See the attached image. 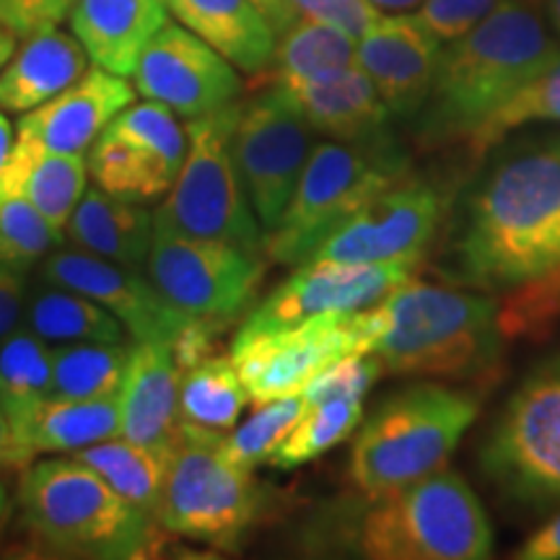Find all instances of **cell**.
Segmentation results:
<instances>
[{
	"mask_svg": "<svg viewBox=\"0 0 560 560\" xmlns=\"http://www.w3.org/2000/svg\"><path fill=\"white\" fill-rule=\"evenodd\" d=\"M480 159L441 265L454 283L503 296L560 265V132L503 138Z\"/></svg>",
	"mask_w": 560,
	"mask_h": 560,
	"instance_id": "cell-1",
	"label": "cell"
},
{
	"mask_svg": "<svg viewBox=\"0 0 560 560\" xmlns=\"http://www.w3.org/2000/svg\"><path fill=\"white\" fill-rule=\"evenodd\" d=\"M560 55V39L537 3L503 0L465 37L441 47L429 100L412 120L425 151L470 143L490 117Z\"/></svg>",
	"mask_w": 560,
	"mask_h": 560,
	"instance_id": "cell-2",
	"label": "cell"
},
{
	"mask_svg": "<svg viewBox=\"0 0 560 560\" xmlns=\"http://www.w3.org/2000/svg\"><path fill=\"white\" fill-rule=\"evenodd\" d=\"M376 353L387 374L488 382L503 363L499 299L412 278L369 306Z\"/></svg>",
	"mask_w": 560,
	"mask_h": 560,
	"instance_id": "cell-3",
	"label": "cell"
},
{
	"mask_svg": "<svg viewBox=\"0 0 560 560\" xmlns=\"http://www.w3.org/2000/svg\"><path fill=\"white\" fill-rule=\"evenodd\" d=\"M19 503L32 535L66 556L143 558L159 527L73 454L32 462L21 478Z\"/></svg>",
	"mask_w": 560,
	"mask_h": 560,
	"instance_id": "cell-4",
	"label": "cell"
},
{
	"mask_svg": "<svg viewBox=\"0 0 560 560\" xmlns=\"http://www.w3.org/2000/svg\"><path fill=\"white\" fill-rule=\"evenodd\" d=\"M472 392L444 384H410L361 420L350 452V480L363 499H380L425 475L444 470L478 418Z\"/></svg>",
	"mask_w": 560,
	"mask_h": 560,
	"instance_id": "cell-5",
	"label": "cell"
},
{
	"mask_svg": "<svg viewBox=\"0 0 560 560\" xmlns=\"http://www.w3.org/2000/svg\"><path fill=\"white\" fill-rule=\"evenodd\" d=\"M355 548L374 560H486L493 556V524L470 482L444 467L366 499Z\"/></svg>",
	"mask_w": 560,
	"mask_h": 560,
	"instance_id": "cell-6",
	"label": "cell"
},
{
	"mask_svg": "<svg viewBox=\"0 0 560 560\" xmlns=\"http://www.w3.org/2000/svg\"><path fill=\"white\" fill-rule=\"evenodd\" d=\"M240 109L242 102H234L187 120L185 161L164 202L153 210V231L221 240L262 252V226L234 161Z\"/></svg>",
	"mask_w": 560,
	"mask_h": 560,
	"instance_id": "cell-7",
	"label": "cell"
},
{
	"mask_svg": "<svg viewBox=\"0 0 560 560\" xmlns=\"http://www.w3.org/2000/svg\"><path fill=\"white\" fill-rule=\"evenodd\" d=\"M408 174V153H376L338 140L314 143L280 221L262 236L265 257L304 265L384 187Z\"/></svg>",
	"mask_w": 560,
	"mask_h": 560,
	"instance_id": "cell-8",
	"label": "cell"
},
{
	"mask_svg": "<svg viewBox=\"0 0 560 560\" xmlns=\"http://www.w3.org/2000/svg\"><path fill=\"white\" fill-rule=\"evenodd\" d=\"M480 470L514 506L560 509V353L537 363L503 402L480 444Z\"/></svg>",
	"mask_w": 560,
	"mask_h": 560,
	"instance_id": "cell-9",
	"label": "cell"
},
{
	"mask_svg": "<svg viewBox=\"0 0 560 560\" xmlns=\"http://www.w3.org/2000/svg\"><path fill=\"white\" fill-rule=\"evenodd\" d=\"M262 509V493L252 470L221 452V433L179 425L166 452L164 490L156 511L161 529L187 540L236 548Z\"/></svg>",
	"mask_w": 560,
	"mask_h": 560,
	"instance_id": "cell-10",
	"label": "cell"
},
{
	"mask_svg": "<svg viewBox=\"0 0 560 560\" xmlns=\"http://www.w3.org/2000/svg\"><path fill=\"white\" fill-rule=\"evenodd\" d=\"M145 272L174 310L229 325L260 291L265 255L221 240L153 231Z\"/></svg>",
	"mask_w": 560,
	"mask_h": 560,
	"instance_id": "cell-11",
	"label": "cell"
},
{
	"mask_svg": "<svg viewBox=\"0 0 560 560\" xmlns=\"http://www.w3.org/2000/svg\"><path fill=\"white\" fill-rule=\"evenodd\" d=\"M314 149V130L285 89L270 83L242 102L234 128V161L262 236L276 226Z\"/></svg>",
	"mask_w": 560,
	"mask_h": 560,
	"instance_id": "cell-12",
	"label": "cell"
},
{
	"mask_svg": "<svg viewBox=\"0 0 560 560\" xmlns=\"http://www.w3.org/2000/svg\"><path fill=\"white\" fill-rule=\"evenodd\" d=\"M371 342L374 325L369 310L327 314L289 330L234 338L231 361L249 392V400L268 402L296 395L342 355L371 353Z\"/></svg>",
	"mask_w": 560,
	"mask_h": 560,
	"instance_id": "cell-13",
	"label": "cell"
},
{
	"mask_svg": "<svg viewBox=\"0 0 560 560\" xmlns=\"http://www.w3.org/2000/svg\"><path fill=\"white\" fill-rule=\"evenodd\" d=\"M187 153V128L177 112L143 100L130 104L89 149L96 187L132 202L166 198Z\"/></svg>",
	"mask_w": 560,
	"mask_h": 560,
	"instance_id": "cell-14",
	"label": "cell"
},
{
	"mask_svg": "<svg viewBox=\"0 0 560 560\" xmlns=\"http://www.w3.org/2000/svg\"><path fill=\"white\" fill-rule=\"evenodd\" d=\"M446 215L450 198L433 182L402 174L350 215L314 257L363 265H423Z\"/></svg>",
	"mask_w": 560,
	"mask_h": 560,
	"instance_id": "cell-15",
	"label": "cell"
},
{
	"mask_svg": "<svg viewBox=\"0 0 560 560\" xmlns=\"http://www.w3.org/2000/svg\"><path fill=\"white\" fill-rule=\"evenodd\" d=\"M416 270L418 265L410 262L363 265L314 257L244 317L236 338L289 330L327 314L369 310L416 278Z\"/></svg>",
	"mask_w": 560,
	"mask_h": 560,
	"instance_id": "cell-16",
	"label": "cell"
},
{
	"mask_svg": "<svg viewBox=\"0 0 560 560\" xmlns=\"http://www.w3.org/2000/svg\"><path fill=\"white\" fill-rule=\"evenodd\" d=\"M130 79L136 94L164 104L185 120L229 107L242 94L240 70L172 19L140 52Z\"/></svg>",
	"mask_w": 560,
	"mask_h": 560,
	"instance_id": "cell-17",
	"label": "cell"
},
{
	"mask_svg": "<svg viewBox=\"0 0 560 560\" xmlns=\"http://www.w3.org/2000/svg\"><path fill=\"white\" fill-rule=\"evenodd\" d=\"M42 280L81 291L122 322L136 342H172L192 317L161 296L149 272L83 249H55L42 260Z\"/></svg>",
	"mask_w": 560,
	"mask_h": 560,
	"instance_id": "cell-18",
	"label": "cell"
},
{
	"mask_svg": "<svg viewBox=\"0 0 560 560\" xmlns=\"http://www.w3.org/2000/svg\"><path fill=\"white\" fill-rule=\"evenodd\" d=\"M441 47L412 11L380 13L355 39V66L380 91L392 117L412 122L429 100Z\"/></svg>",
	"mask_w": 560,
	"mask_h": 560,
	"instance_id": "cell-19",
	"label": "cell"
},
{
	"mask_svg": "<svg viewBox=\"0 0 560 560\" xmlns=\"http://www.w3.org/2000/svg\"><path fill=\"white\" fill-rule=\"evenodd\" d=\"M278 86V83H276ZM293 96L314 132L353 149L400 153L402 145L392 130V112L359 66L332 70L317 79L280 86Z\"/></svg>",
	"mask_w": 560,
	"mask_h": 560,
	"instance_id": "cell-20",
	"label": "cell"
},
{
	"mask_svg": "<svg viewBox=\"0 0 560 560\" xmlns=\"http://www.w3.org/2000/svg\"><path fill=\"white\" fill-rule=\"evenodd\" d=\"M136 102V86L122 75L91 66L73 86L37 109L21 115L16 138L55 153H81L107 130L125 107Z\"/></svg>",
	"mask_w": 560,
	"mask_h": 560,
	"instance_id": "cell-21",
	"label": "cell"
},
{
	"mask_svg": "<svg viewBox=\"0 0 560 560\" xmlns=\"http://www.w3.org/2000/svg\"><path fill=\"white\" fill-rule=\"evenodd\" d=\"M120 436L170 452L179 436V366L170 342H136L120 389Z\"/></svg>",
	"mask_w": 560,
	"mask_h": 560,
	"instance_id": "cell-22",
	"label": "cell"
},
{
	"mask_svg": "<svg viewBox=\"0 0 560 560\" xmlns=\"http://www.w3.org/2000/svg\"><path fill=\"white\" fill-rule=\"evenodd\" d=\"M170 16L166 0H75L68 21L91 66L130 79L140 52Z\"/></svg>",
	"mask_w": 560,
	"mask_h": 560,
	"instance_id": "cell-23",
	"label": "cell"
},
{
	"mask_svg": "<svg viewBox=\"0 0 560 560\" xmlns=\"http://www.w3.org/2000/svg\"><path fill=\"white\" fill-rule=\"evenodd\" d=\"M24 42L0 70V112L26 115L55 100L89 70V55L73 32L47 26Z\"/></svg>",
	"mask_w": 560,
	"mask_h": 560,
	"instance_id": "cell-24",
	"label": "cell"
},
{
	"mask_svg": "<svg viewBox=\"0 0 560 560\" xmlns=\"http://www.w3.org/2000/svg\"><path fill=\"white\" fill-rule=\"evenodd\" d=\"M166 9L236 70L249 75L268 70L276 30L255 0H166Z\"/></svg>",
	"mask_w": 560,
	"mask_h": 560,
	"instance_id": "cell-25",
	"label": "cell"
},
{
	"mask_svg": "<svg viewBox=\"0 0 560 560\" xmlns=\"http://www.w3.org/2000/svg\"><path fill=\"white\" fill-rule=\"evenodd\" d=\"M66 234L75 249L128 268H143L153 244V213L143 202L122 200L102 187H86L66 223Z\"/></svg>",
	"mask_w": 560,
	"mask_h": 560,
	"instance_id": "cell-26",
	"label": "cell"
},
{
	"mask_svg": "<svg viewBox=\"0 0 560 560\" xmlns=\"http://www.w3.org/2000/svg\"><path fill=\"white\" fill-rule=\"evenodd\" d=\"M86 177V156L81 153H55L16 138L0 172V192L30 200L52 226L66 231L89 187Z\"/></svg>",
	"mask_w": 560,
	"mask_h": 560,
	"instance_id": "cell-27",
	"label": "cell"
},
{
	"mask_svg": "<svg viewBox=\"0 0 560 560\" xmlns=\"http://www.w3.org/2000/svg\"><path fill=\"white\" fill-rule=\"evenodd\" d=\"M50 397L52 346L21 325L9 338L0 340V410L30 452L32 423Z\"/></svg>",
	"mask_w": 560,
	"mask_h": 560,
	"instance_id": "cell-28",
	"label": "cell"
},
{
	"mask_svg": "<svg viewBox=\"0 0 560 560\" xmlns=\"http://www.w3.org/2000/svg\"><path fill=\"white\" fill-rule=\"evenodd\" d=\"M24 327L50 346L68 342H122L125 327L115 314L86 293L42 280L26 293Z\"/></svg>",
	"mask_w": 560,
	"mask_h": 560,
	"instance_id": "cell-29",
	"label": "cell"
},
{
	"mask_svg": "<svg viewBox=\"0 0 560 560\" xmlns=\"http://www.w3.org/2000/svg\"><path fill=\"white\" fill-rule=\"evenodd\" d=\"M120 436V392L104 397L52 395L42 405L30 431L34 454H73Z\"/></svg>",
	"mask_w": 560,
	"mask_h": 560,
	"instance_id": "cell-30",
	"label": "cell"
},
{
	"mask_svg": "<svg viewBox=\"0 0 560 560\" xmlns=\"http://www.w3.org/2000/svg\"><path fill=\"white\" fill-rule=\"evenodd\" d=\"M249 392L231 355H210L179 371V425L202 433H229L247 408Z\"/></svg>",
	"mask_w": 560,
	"mask_h": 560,
	"instance_id": "cell-31",
	"label": "cell"
},
{
	"mask_svg": "<svg viewBox=\"0 0 560 560\" xmlns=\"http://www.w3.org/2000/svg\"><path fill=\"white\" fill-rule=\"evenodd\" d=\"M350 66H355V39L350 34L314 19H293L278 32L268 68L272 83L293 86Z\"/></svg>",
	"mask_w": 560,
	"mask_h": 560,
	"instance_id": "cell-32",
	"label": "cell"
},
{
	"mask_svg": "<svg viewBox=\"0 0 560 560\" xmlns=\"http://www.w3.org/2000/svg\"><path fill=\"white\" fill-rule=\"evenodd\" d=\"M73 457L89 465L96 475H102L117 495H122L132 506L149 514L151 520H156L166 475L164 452L115 436L73 452Z\"/></svg>",
	"mask_w": 560,
	"mask_h": 560,
	"instance_id": "cell-33",
	"label": "cell"
},
{
	"mask_svg": "<svg viewBox=\"0 0 560 560\" xmlns=\"http://www.w3.org/2000/svg\"><path fill=\"white\" fill-rule=\"evenodd\" d=\"M128 342H68L52 346V395L104 397L117 395L128 374Z\"/></svg>",
	"mask_w": 560,
	"mask_h": 560,
	"instance_id": "cell-34",
	"label": "cell"
},
{
	"mask_svg": "<svg viewBox=\"0 0 560 560\" xmlns=\"http://www.w3.org/2000/svg\"><path fill=\"white\" fill-rule=\"evenodd\" d=\"M363 420V400H327L306 405L304 416L280 441L270 465L278 470H296L306 462L322 457L346 441L350 433L359 431Z\"/></svg>",
	"mask_w": 560,
	"mask_h": 560,
	"instance_id": "cell-35",
	"label": "cell"
},
{
	"mask_svg": "<svg viewBox=\"0 0 560 560\" xmlns=\"http://www.w3.org/2000/svg\"><path fill=\"white\" fill-rule=\"evenodd\" d=\"M532 122L560 125V55L475 132L467 143V151L475 159L486 156L495 143Z\"/></svg>",
	"mask_w": 560,
	"mask_h": 560,
	"instance_id": "cell-36",
	"label": "cell"
},
{
	"mask_svg": "<svg viewBox=\"0 0 560 560\" xmlns=\"http://www.w3.org/2000/svg\"><path fill=\"white\" fill-rule=\"evenodd\" d=\"M304 410L306 400L301 392L257 402L255 412L242 425H234L229 433H223L221 452L244 470H255L262 462H270L280 441L289 436V431L299 423Z\"/></svg>",
	"mask_w": 560,
	"mask_h": 560,
	"instance_id": "cell-37",
	"label": "cell"
},
{
	"mask_svg": "<svg viewBox=\"0 0 560 560\" xmlns=\"http://www.w3.org/2000/svg\"><path fill=\"white\" fill-rule=\"evenodd\" d=\"M66 231L52 226L30 200L0 195V262L19 272H30L60 247Z\"/></svg>",
	"mask_w": 560,
	"mask_h": 560,
	"instance_id": "cell-38",
	"label": "cell"
},
{
	"mask_svg": "<svg viewBox=\"0 0 560 560\" xmlns=\"http://www.w3.org/2000/svg\"><path fill=\"white\" fill-rule=\"evenodd\" d=\"M384 374V363L376 353H348L319 371L301 389L306 405L327 400H363L374 382Z\"/></svg>",
	"mask_w": 560,
	"mask_h": 560,
	"instance_id": "cell-39",
	"label": "cell"
},
{
	"mask_svg": "<svg viewBox=\"0 0 560 560\" xmlns=\"http://www.w3.org/2000/svg\"><path fill=\"white\" fill-rule=\"evenodd\" d=\"M503 0H420L412 11L420 24L436 37L441 45L465 37L475 26H480Z\"/></svg>",
	"mask_w": 560,
	"mask_h": 560,
	"instance_id": "cell-40",
	"label": "cell"
},
{
	"mask_svg": "<svg viewBox=\"0 0 560 560\" xmlns=\"http://www.w3.org/2000/svg\"><path fill=\"white\" fill-rule=\"evenodd\" d=\"M293 19H314L359 39L380 19V9L371 0H285Z\"/></svg>",
	"mask_w": 560,
	"mask_h": 560,
	"instance_id": "cell-41",
	"label": "cell"
},
{
	"mask_svg": "<svg viewBox=\"0 0 560 560\" xmlns=\"http://www.w3.org/2000/svg\"><path fill=\"white\" fill-rule=\"evenodd\" d=\"M75 0H0V26L26 37L68 19Z\"/></svg>",
	"mask_w": 560,
	"mask_h": 560,
	"instance_id": "cell-42",
	"label": "cell"
},
{
	"mask_svg": "<svg viewBox=\"0 0 560 560\" xmlns=\"http://www.w3.org/2000/svg\"><path fill=\"white\" fill-rule=\"evenodd\" d=\"M24 272L0 262V340L21 327L26 306V283Z\"/></svg>",
	"mask_w": 560,
	"mask_h": 560,
	"instance_id": "cell-43",
	"label": "cell"
},
{
	"mask_svg": "<svg viewBox=\"0 0 560 560\" xmlns=\"http://www.w3.org/2000/svg\"><path fill=\"white\" fill-rule=\"evenodd\" d=\"M520 560H560V511L516 550Z\"/></svg>",
	"mask_w": 560,
	"mask_h": 560,
	"instance_id": "cell-44",
	"label": "cell"
},
{
	"mask_svg": "<svg viewBox=\"0 0 560 560\" xmlns=\"http://www.w3.org/2000/svg\"><path fill=\"white\" fill-rule=\"evenodd\" d=\"M34 454L21 444L16 433H13L9 418L0 410V465L3 467H30Z\"/></svg>",
	"mask_w": 560,
	"mask_h": 560,
	"instance_id": "cell-45",
	"label": "cell"
},
{
	"mask_svg": "<svg viewBox=\"0 0 560 560\" xmlns=\"http://www.w3.org/2000/svg\"><path fill=\"white\" fill-rule=\"evenodd\" d=\"M255 3L260 5V11L265 13V16H268L272 30H276V37H278L280 30H285V26H289L293 21L289 5H285V0H255Z\"/></svg>",
	"mask_w": 560,
	"mask_h": 560,
	"instance_id": "cell-46",
	"label": "cell"
},
{
	"mask_svg": "<svg viewBox=\"0 0 560 560\" xmlns=\"http://www.w3.org/2000/svg\"><path fill=\"white\" fill-rule=\"evenodd\" d=\"M13 140H16V132H13V125L9 122V117L0 112V172H3L5 161H9L11 151H13Z\"/></svg>",
	"mask_w": 560,
	"mask_h": 560,
	"instance_id": "cell-47",
	"label": "cell"
},
{
	"mask_svg": "<svg viewBox=\"0 0 560 560\" xmlns=\"http://www.w3.org/2000/svg\"><path fill=\"white\" fill-rule=\"evenodd\" d=\"M16 47H19V34L5 30V26H0V70H3V66L9 62Z\"/></svg>",
	"mask_w": 560,
	"mask_h": 560,
	"instance_id": "cell-48",
	"label": "cell"
},
{
	"mask_svg": "<svg viewBox=\"0 0 560 560\" xmlns=\"http://www.w3.org/2000/svg\"><path fill=\"white\" fill-rule=\"evenodd\" d=\"M382 13H405V11H416L420 5V0H371Z\"/></svg>",
	"mask_w": 560,
	"mask_h": 560,
	"instance_id": "cell-49",
	"label": "cell"
},
{
	"mask_svg": "<svg viewBox=\"0 0 560 560\" xmlns=\"http://www.w3.org/2000/svg\"><path fill=\"white\" fill-rule=\"evenodd\" d=\"M545 3V13H548V24L556 32V37L560 39V0H542Z\"/></svg>",
	"mask_w": 560,
	"mask_h": 560,
	"instance_id": "cell-50",
	"label": "cell"
},
{
	"mask_svg": "<svg viewBox=\"0 0 560 560\" xmlns=\"http://www.w3.org/2000/svg\"><path fill=\"white\" fill-rule=\"evenodd\" d=\"M11 516V499H9V490L0 486V532H3L5 522Z\"/></svg>",
	"mask_w": 560,
	"mask_h": 560,
	"instance_id": "cell-51",
	"label": "cell"
},
{
	"mask_svg": "<svg viewBox=\"0 0 560 560\" xmlns=\"http://www.w3.org/2000/svg\"><path fill=\"white\" fill-rule=\"evenodd\" d=\"M542 283H545V289H548L552 296H558L560 299V265L556 270H550L548 276L542 278Z\"/></svg>",
	"mask_w": 560,
	"mask_h": 560,
	"instance_id": "cell-52",
	"label": "cell"
},
{
	"mask_svg": "<svg viewBox=\"0 0 560 560\" xmlns=\"http://www.w3.org/2000/svg\"><path fill=\"white\" fill-rule=\"evenodd\" d=\"M529 3H537V5H540V3H542V0H529Z\"/></svg>",
	"mask_w": 560,
	"mask_h": 560,
	"instance_id": "cell-53",
	"label": "cell"
},
{
	"mask_svg": "<svg viewBox=\"0 0 560 560\" xmlns=\"http://www.w3.org/2000/svg\"><path fill=\"white\" fill-rule=\"evenodd\" d=\"M0 195H3V192H0Z\"/></svg>",
	"mask_w": 560,
	"mask_h": 560,
	"instance_id": "cell-54",
	"label": "cell"
}]
</instances>
